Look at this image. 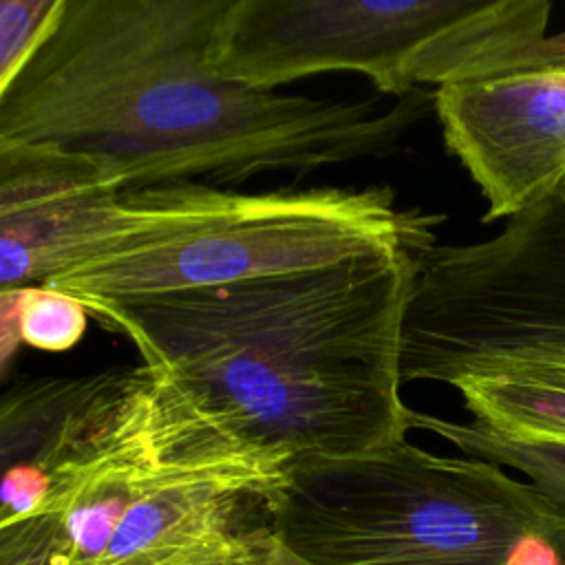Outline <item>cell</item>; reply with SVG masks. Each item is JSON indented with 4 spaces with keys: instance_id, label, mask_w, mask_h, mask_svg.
Masks as SVG:
<instances>
[{
    "instance_id": "cell-3",
    "label": "cell",
    "mask_w": 565,
    "mask_h": 565,
    "mask_svg": "<svg viewBox=\"0 0 565 565\" xmlns=\"http://www.w3.org/2000/svg\"><path fill=\"white\" fill-rule=\"evenodd\" d=\"M430 245V218L388 188L170 183L124 192L99 245L44 285L93 311Z\"/></svg>"
},
{
    "instance_id": "cell-13",
    "label": "cell",
    "mask_w": 565,
    "mask_h": 565,
    "mask_svg": "<svg viewBox=\"0 0 565 565\" xmlns=\"http://www.w3.org/2000/svg\"><path fill=\"white\" fill-rule=\"evenodd\" d=\"M203 565H307L287 552L267 525L245 530L241 541L218 558Z\"/></svg>"
},
{
    "instance_id": "cell-8",
    "label": "cell",
    "mask_w": 565,
    "mask_h": 565,
    "mask_svg": "<svg viewBox=\"0 0 565 565\" xmlns=\"http://www.w3.org/2000/svg\"><path fill=\"white\" fill-rule=\"evenodd\" d=\"M472 422L521 444L565 446V347H527L463 364L448 382Z\"/></svg>"
},
{
    "instance_id": "cell-2",
    "label": "cell",
    "mask_w": 565,
    "mask_h": 565,
    "mask_svg": "<svg viewBox=\"0 0 565 565\" xmlns=\"http://www.w3.org/2000/svg\"><path fill=\"white\" fill-rule=\"evenodd\" d=\"M428 249V247H426ZM426 249L93 309L225 435L287 468L404 441V311Z\"/></svg>"
},
{
    "instance_id": "cell-7",
    "label": "cell",
    "mask_w": 565,
    "mask_h": 565,
    "mask_svg": "<svg viewBox=\"0 0 565 565\" xmlns=\"http://www.w3.org/2000/svg\"><path fill=\"white\" fill-rule=\"evenodd\" d=\"M124 188L90 157L0 139V291L44 285L106 236Z\"/></svg>"
},
{
    "instance_id": "cell-4",
    "label": "cell",
    "mask_w": 565,
    "mask_h": 565,
    "mask_svg": "<svg viewBox=\"0 0 565 565\" xmlns=\"http://www.w3.org/2000/svg\"><path fill=\"white\" fill-rule=\"evenodd\" d=\"M263 510L307 565H565V510L534 483L408 439L291 466Z\"/></svg>"
},
{
    "instance_id": "cell-1",
    "label": "cell",
    "mask_w": 565,
    "mask_h": 565,
    "mask_svg": "<svg viewBox=\"0 0 565 565\" xmlns=\"http://www.w3.org/2000/svg\"><path fill=\"white\" fill-rule=\"evenodd\" d=\"M230 0H64L0 90V139L95 159L124 192L238 185L382 159L433 108L435 90L382 106L260 90L214 66Z\"/></svg>"
},
{
    "instance_id": "cell-5",
    "label": "cell",
    "mask_w": 565,
    "mask_h": 565,
    "mask_svg": "<svg viewBox=\"0 0 565 565\" xmlns=\"http://www.w3.org/2000/svg\"><path fill=\"white\" fill-rule=\"evenodd\" d=\"M516 31L514 0H230L212 57L260 90L347 71L397 99L499 75Z\"/></svg>"
},
{
    "instance_id": "cell-12",
    "label": "cell",
    "mask_w": 565,
    "mask_h": 565,
    "mask_svg": "<svg viewBox=\"0 0 565 565\" xmlns=\"http://www.w3.org/2000/svg\"><path fill=\"white\" fill-rule=\"evenodd\" d=\"M0 565H66L57 519L35 514L0 525Z\"/></svg>"
},
{
    "instance_id": "cell-9",
    "label": "cell",
    "mask_w": 565,
    "mask_h": 565,
    "mask_svg": "<svg viewBox=\"0 0 565 565\" xmlns=\"http://www.w3.org/2000/svg\"><path fill=\"white\" fill-rule=\"evenodd\" d=\"M428 430L468 457L486 459L521 472L545 497L565 510V446L521 444L470 422H450L411 408V430Z\"/></svg>"
},
{
    "instance_id": "cell-10",
    "label": "cell",
    "mask_w": 565,
    "mask_h": 565,
    "mask_svg": "<svg viewBox=\"0 0 565 565\" xmlns=\"http://www.w3.org/2000/svg\"><path fill=\"white\" fill-rule=\"evenodd\" d=\"M15 309L20 340L49 353L75 347L82 340L90 316L84 302L49 285L15 289Z\"/></svg>"
},
{
    "instance_id": "cell-11",
    "label": "cell",
    "mask_w": 565,
    "mask_h": 565,
    "mask_svg": "<svg viewBox=\"0 0 565 565\" xmlns=\"http://www.w3.org/2000/svg\"><path fill=\"white\" fill-rule=\"evenodd\" d=\"M62 4L64 0H0V90L42 46Z\"/></svg>"
},
{
    "instance_id": "cell-6",
    "label": "cell",
    "mask_w": 565,
    "mask_h": 565,
    "mask_svg": "<svg viewBox=\"0 0 565 565\" xmlns=\"http://www.w3.org/2000/svg\"><path fill=\"white\" fill-rule=\"evenodd\" d=\"M446 148L486 199L483 223L514 218L565 183V71L435 88Z\"/></svg>"
}]
</instances>
